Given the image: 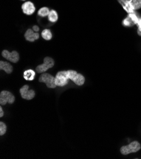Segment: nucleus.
<instances>
[{
	"instance_id": "1",
	"label": "nucleus",
	"mask_w": 141,
	"mask_h": 159,
	"mask_svg": "<svg viewBox=\"0 0 141 159\" xmlns=\"http://www.w3.org/2000/svg\"><path fill=\"white\" fill-rule=\"evenodd\" d=\"M141 146L139 143L137 141H132V143L127 146H123L120 148V152L122 155H126L131 153H135L140 150Z\"/></svg>"
},
{
	"instance_id": "2",
	"label": "nucleus",
	"mask_w": 141,
	"mask_h": 159,
	"mask_svg": "<svg viewBox=\"0 0 141 159\" xmlns=\"http://www.w3.org/2000/svg\"><path fill=\"white\" fill-rule=\"evenodd\" d=\"M39 81L41 83H45L49 88H55L57 86L55 83V77L48 73L42 74L40 76Z\"/></svg>"
},
{
	"instance_id": "3",
	"label": "nucleus",
	"mask_w": 141,
	"mask_h": 159,
	"mask_svg": "<svg viewBox=\"0 0 141 159\" xmlns=\"http://www.w3.org/2000/svg\"><path fill=\"white\" fill-rule=\"evenodd\" d=\"M67 75L69 79H70V80L74 82L77 85L82 86L84 84L85 82L84 77L81 74H78L75 70H68Z\"/></svg>"
},
{
	"instance_id": "4",
	"label": "nucleus",
	"mask_w": 141,
	"mask_h": 159,
	"mask_svg": "<svg viewBox=\"0 0 141 159\" xmlns=\"http://www.w3.org/2000/svg\"><path fill=\"white\" fill-rule=\"evenodd\" d=\"M67 71H61L57 73L55 77V83L57 86H64L68 82Z\"/></svg>"
},
{
	"instance_id": "5",
	"label": "nucleus",
	"mask_w": 141,
	"mask_h": 159,
	"mask_svg": "<svg viewBox=\"0 0 141 159\" xmlns=\"http://www.w3.org/2000/svg\"><path fill=\"white\" fill-rule=\"evenodd\" d=\"M55 65V61L53 59L50 57H46L44 59L43 64L39 65L36 67V71L38 73H42L46 72L50 68H52Z\"/></svg>"
},
{
	"instance_id": "6",
	"label": "nucleus",
	"mask_w": 141,
	"mask_h": 159,
	"mask_svg": "<svg viewBox=\"0 0 141 159\" xmlns=\"http://www.w3.org/2000/svg\"><path fill=\"white\" fill-rule=\"evenodd\" d=\"M15 101V97L12 93L7 91H3L0 94V103L2 105H6L7 103H13Z\"/></svg>"
},
{
	"instance_id": "7",
	"label": "nucleus",
	"mask_w": 141,
	"mask_h": 159,
	"mask_svg": "<svg viewBox=\"0 0 141 159\" xmlns=\"http://www.w3.org/2000/svg\"><path fill=\"white\" fill-rule=\"evenodd\" d=\"M29 86L25 85L20 89V93L22 97L25 100H32L35 96V92L34 90H29Z\"/></svg>"
},
{
	"instance_id": "8",
	"label": "nucleus",
	"mask_w": 141,
	"mask_h": 159,
	"mask_svg": "<svg viewBox=\"0 0 141 159\" xmlns=\"http://www.w3.org/2000/svg\"><path fill=\"white\" fill-rule=\"evenodd\" d=\"M2 56L5 58L13 63H17L20 58L19 54L15 51H13L11 53H10L7 50H3L2 52Z\"/></svg>"
},
{
	"instance_id": "9",
	"label": "nucleus",
	"mask_w": 141,
	"mask_h": 159,
	"mask_svg": "<svg viewBox=\"0 0 141 159\" xmlns=\"http://www.w3.org/2000/svg\"><path fill=\"white\" fill-rule=\"evenodd\" d=\"M22 8L23 12L25 14L28 15L33 14L36 10L34 5L30 2H27L24 3L22 6Z\"/></svg>"
},
{
	"instance_id": "10",
	"label": "nucleus",
	"mask_w": 141,
	"mask_h": 159,
	"mask_svg": "<svg viewBox=\"0 0 141 159\" xmlns=\"http://www.w3.org/2000/svg\"><path fill=\"white\" fill-rule=\"evenodd\" d=\"M25 38L26 40L30 42H33L39 39V35L37 33H34V30L32 29H28L25 34Z\"/></svg>"
},
{
	"instance_id": "11",
	"label": "nucleus",
	"mask_w": 141,
	"mask_h": 159,
	"mask_svg": "<svg viewBox=\"0 0 141 159\" xmlns=\"http://www.w3.org/2000/svg\"><path fill=\"white\" fill-rule=\"evenodd\" d=\"M0 69L4 70L7 74H11L13 70V67L10 63L3 61H0Z\"/></svg>"
},
{
	"instance_id": "12",
	"label": "nucleus",
	"mask_w": 141,
	"mask_h": 159,
	"mask_svg": "<svg viewBox=\"0 0 141 159\" xmlns=\"http://www.w3.org/2000/svg\"><path fill=\"white\" fill-rule=\"evenodd\" d=\"M36 73L34 70L29 69L27 70H25L24 73V77L25 80L27 81H33L35 77Z\"/></svg>"
},
{
	"instance_id": "13",
	"label": "nucleus",
	"mask_w": 141,
	"mask_h": 159,
	"mask_svg": "<svg viewBox=\"0 0 141 159\" xmlns=\"http://www.w3.org/2000/svg\"><path fill=\"white\" fill-rule=\"evenodd\" d=\"M42 37L47 41H49L52 38V34L49 29H44L41 33Z\"/></svg>"
},
{
	"instance_id": "14",
	"label": "nucleus",
	"mask_w": 141,
	"mask_h": 159,
	"mask_svg": "<svg viewBox=\"0 0 141 159\" xmlns=\"http://www.w3.org/2000/svg\"><path fill=\"white\" fill-rule=\"evenodd\" d=\"M58 14L56 11L51 10L50 11L48 15V19L51 22H56L58 20Z\"/></svg>"
},
{
	"instance_id": "15",
	"label": "nucleus",
	"mask_w": 141,
	"mask_h": 159,
	"mask_svg": "<svg viewBox=\"0 0 141 159\" xmlns=\"http://www.w3.org/2000/svg\"><path fill=\"white\" fill-rule=\"evenodd\" d=\"M50 11L48 8L42 7L38 11V15L42 17H45L46 16H48Z\"/></svg>"
},
{
	"instance_id": "16",
	"label": "nucleus",
	"mask_w": 141,
	"mask_h": 159,
	"mask_svg": "<svg viewBox=\"0 0 141 159\" xmlns=\"http://www.w3.org/2000/svg\"><path fill=\"white\" fill-rule=\"evenodd\" d=\"M130 3L133 8L135 10L141 8V0H131Z\"/></svg>"
},
{
	"instance_id": "17",
	"label": "nucleus",
	"mask_w": 141,
	"mask_h": 159,
	"mask_svg": "<svg viewBox=\"0 0 141 159\" xmlns=\"http://www.w3.org/2000/svg\"><path fill=\"white\" fill-rule=\"evenodd\" d=\"M7 131V126L3 122H0V135L2 136L5 134Z\"/></svg>"
},
{
	"instance_id": "18",
	"label": "nucleus",
	"mask_w": 141,
	"mask_h": 159,
	"mask_svg": "<svg viewBox=\"0 0 141 159\" xmlns=\"http://www.w3.org/2000/svg\"><path fill=\"white\" fill-rule=\"evenodd\" d=\"M33 30L35 31V32H38L39 30V27L37 25H34L33 27Z\"/></svg>"
},
{
	"instance_id": "19",
	"label": "nucleus",
	"mask_w": 141,
	"mask_h": 159,
	"mask_svg": "<svg viewBox=\"0 0 141 159\" xmlns=\"http://www.w3.org/2000/svg\"><path fill=\"white\" fill-rule=\"evenodd\" d=\"M4 115V113H3V109L2 107H0V117H2Z\"/></svg>"
},
{
	"instance_id": "20",
	"label": "nucleus",
	"mask_w": 141,
	"mask_h": 159,
	"mask_svg": "<svg viewBox=\"0 0 141 159\" xmlns=\"http://www.w3.org/2000/svg\"><path fill=\"white\" fill-rule=\"evenodd\" d=\"M138 34L141 36V27H140L139 28V29H138Z\"/></svg>"
},
{
	"instance_id": "21",
	"label": "nucleus",
	"mask_w": 141,
	"mask_h": 159,
	"mask_svg": "<svg viewBox=\"0 0 141 159\" xmlns=\"http://www.w3.org/2000/svg\"><path fill=\"white\" fill-rule=\"evenodd\" d=\"M140 22H141V18H140Z\"/></svg>"
},
{
	"instance_id": "22",
	"label": "nucleus",
	"mask_w": 141,
	"mask_h": 159,
	"mask_svg": "<svg viewBox=\"0 0 141 159\" xmlns=\"http://www.w3.org/2000/svg\"><path fill=\"white\" fill-rule=\"evenodd\" d=\"M22 1H25V0H22Z\"/></svg>"
}]
</instances>
